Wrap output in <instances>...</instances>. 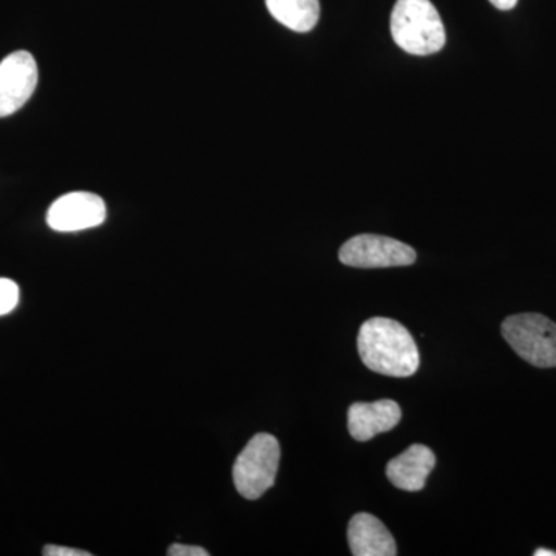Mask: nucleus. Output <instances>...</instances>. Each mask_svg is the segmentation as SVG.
<instances>
[{"mask_svg":"<svg viewBox=\"0 0 556 556\" xmlns=\"http://www.w3.org/2000/svg\"><path fill=\"white\" fill-rule=\"evenodd\" d=\"M365 367L390 378H409L419 369V350L408 329L393 318H369L357 336Z\"/></svg>","mask_w":556,"mask_h":556,"instance_id":"1","label":"nucleus"},{"mask_svg":"<svg viewBox=\"0 0 556 556\" xmlns=\"http://www.w3.org/2000/svg\"><path fill=\"white\" fill-rule=\"evenodd\" d=\"M391 35L402 50L428 56L444 49V22L430 0H397L391 13Z\"/></svg>","mask_w":556,"mask_h":556,"instance_id":"2","label":"nucleus"},{"mask_svg":"<svg viewBox=\"0 0 556 556\" xmlns=\"http://www.w3.org/2000/svg\"><path fill=\"white\" fill-rule=\"evenodd\" d=\"M280 455V444L273 434H255L233 464L237 492L251 501L265 495L276 482Z\"/></svg>","mask_w":556,"mask_h":556,"instance_id":"3","label":"nucleus"},{"mask_svg":"<svg viewBox=\"0 0 556 556\" xmlns=\"http://www.w3.org/2000/svg\"><path fill=\"white\" fill-rule=\"evenodd\" d=\"M503 338L519 357L536 368H556V324L543 314L526 313L507 317Z\"/></svg>","mask_w":556,"mask_h":556,"instance_id":"4","label":"nucleus"},{"mask_svg":"<svg viewBox=\"0 0 556 556\" xmlns=\"http://www.w3.org/2000/svg\"><path fill=\"white\" fill-rule=\"evenodd\" d=\"M339 260L351 268H394L413 265L416 262V251L390 237L362 233L340 248Z\"/></svg>","mask_w":556,"mask_h":556,"instance_id":"5","label":"nucleus"},{"mask_svg":"<svg viewBox=\"0 0 556 556\" xmlns=\"http://www.w3.org/2000/svg\"><path fill=\"white\" fill-rule=\"evenodd\" d=\"M38 78V64L28 51H14L0 62V118L13 115L27 104Z\"/></svg>","mask_w":556,"mask_h":556,"instance_id":"6","label":"nucleus"},{"mask_svg":"<svg viewBox=\"0 0 556 556\" xmlns=\"http://www.w3.org/2000/svg\"><path fill=\"white\" fill-rule=\"evenodd\" d=\"M108 217L104 200L97 193L70 192L60 197L47 212V223L56 232H79L97 228Z\"/></svg>","mask_w":556,"mask_h":556,"instance_id":"7","label":"nucleus"},{"mask_svg":"<svg viewBox=\"0 0 556 556\" xmlns=\"http://www.w3.org/2000/svg\"><path fill=\"white\" fill-rule=\"evenodd\" d=\"M401 407L391 399L369 404L356 402L348 408V430L356 441L365 442L393 430L401 422Z\"/></svg>","mask_w":556,"mask_h":556,"instance_id":"8","label":"nucleus"},{"mask_svg":"<svg viewBox=\"0 0 556 556\" xmlns=\"http://www.w3.org/2000/svg\"><path fill=\"white\" fill-rule=\"evenodd\" d=\"M437 466V456L427 445L415 444L388 463L387 477L391 484L405 492H420L428 475Z\"/></svg>","mask_w":556,"mask_h":556,"instance_id":"9","label":"nucleus"},{"mask_svg":"<svg viewBox=\"0 0 556 556\" xmlns=\"http://www.w3.org/2000/svg\"><path fill=\"white\" fill-rule=\"evenodd\" d=\"M348 543L354 556L397 555L396 541L379 518L357 514L348 526Z\"/></svg>","mask_w":556,"mask_h":556,"instance_id":"10","label":"nucleus"},{"mask_svg":"<svg viewBox=\"0 0 556 556\" xmlns=\"http://www.w3.org/2000/svg\"><path fill=\"white\" fill-rule=\"evenodd\" d=\"M270 16L289 30L308 33L320 17L318 0H265Z\"/></svg>","mask_w":556,"mask_h":556,"instance_id":"11","label":"nucleus"},{"mask_svg":"<svg viewBox=\"0 0 556 556\" xmlns=\"http://www.w3.org/2000/svg\"><path fill=\"white\" fill-rule=\"evenodd\" d=\"M20 287L10 278H0V316L10 314L20 303Z\"/></svg>","mask_w":556,"mask_h":556,"instance_id":"12","label":"nucleus"},{"mask_svg":"<svg viewBox=\"0 0 556 556\" xmlns=\"http://www.w3.org/2000/svg\"><path fill=\"white\" fill-rule=\"evenodd\" d=\"M169 556H207L208 552L203 547L189 546V544H174L167 551Z\"/></svg>","mask_w":556,"mask_h":556,"instance_id":"13","label":"nucleus"},{"mask_svg":"<svg viewBox=\"0 0 556 556\" xmlns=\"http://www.w3.org/2000/svg\"><path fill=\"white\" fill-rule=\"evenodd\" d=\"M42 554L46 556H91L89 552L79 551V548L64 547V546H46Z\"/></svg>","mask_w":556,"mask_h":556,"instance_id":"14","label":"nucleus"},{"mask_svg":"<svg viewBox=\"0 0 556 556\" xmlns=\"http://www.w3.org/2000/svg\"><path fill=\"white\" fill-rule=\"evenodd\" d=\"M490 3H492L495 9L501 11H508L511 9H515V5H517L518 0H490Z\"/></svg>","mask_w":556,"mask_h":556,"instance_id":"15","label":"nucleus"},{"mask_svg":"<svg viewBox=\"0 0 556 556\" xmlns=\"http://www.w3.org/2000/svg\"><path fill=\"white\" fill-rule=\"evenodd\" d=\"M535 556H556V552L548 551V548H538Z\"/></svg>","mask_w":556,"mask_h":556,"instance_id":"16","label":"nucleus"}]
</instances>
